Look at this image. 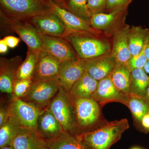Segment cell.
<instances>
[{"instance_id": "836d02e7", "label": "cell", "mask_w": 149, "mask_h": 149, "mask_svg": "<svg viewBox=\"0 0 149 149\" xmlns=\"http://www.w3.org/2000/svg\"><path fill=\"white\" fill-rule=\"evenodd\" d=\"M10 118L8 106L1 104L0 107V127L5 124Z\"/></svg>"}, {"instance_id": "7c38bea8", "label": "cell", "mask_w": 149, "mask_h": 149, "mask_svg": "<svg viewBox=\"0 0 149 149\" xmlns=\"http://www.w3.org/2000/svg\"><path fill=\"white\" fill-rule=\"evenodd\" d=\"M42 49L53 55L61 62L79 58L71 45L63 37L41 34Z\"/></svg>"}, {"instance_id": "1f68e13d", "label": "cell", "mask_w": 149, "mask_h": 149, "mask_svg": "<svg viewBox=\"0 0 149 149\" xmlns=\"http://www.w3.org/2000/svg\"><path fill=\"white\" fill-rule=\"evenodd\" d=\"M133 0H107L106 8L104 13H109L118 10L128 8Z\"/></svg>"}, {"instance_id": "8d00e7d4", "label": "cell", "mask_w": 149, "mask_h": 149, "mask_svg": "<svg viewBox=\"0 0 149 149\" xmlns=\"http://www.w3.org/2000/svg\"><path fill=\"white\" fill-rule=\"evenodd\" d=\"M144 52L148 61H149V33L144 46Z\"/></svg>"}, {"instance_id": "8fae6325", "label": "cell", "mask_w": 149, "mask_h": 149, "mask_svg": "<svg viewBox=\"0 0 149 149\" xmlns=\"http://www.w3.org/2000/svg\"><path fill=\"white\" fill-rule=\"evenodd\" d=\"M86 60L78 58L61 62L58 74L60 86L68 93L85 72Z\"/></svg>"}, {"instance_id": "ee69618b", "label": "cell", "mask_w": 149, "mask_h": 149, "mask_svg": "<svg viewBox=\"0 0 149 149\" xmlns=\"http://www.w3.org/2000/svg\"><path fill=\"white\" fill-rule=\"evenodd\" d=\"M130 149H146V148H140V147H134L131 148H130Z\"/></svg>"}, {"instance_id": "74e56055", "label": "cell", "mask_w": 149, "mask_h": 149, "mask_svg": "<svg viewBox=\"0 0 149 149\" xmlns=\"http://www.w3.org/2000/svg\"><path fill=\"white\" fill-rule=\"evenodd\" d=\"M8 47L3 39L0 40V53L5 54L6 53L8 50Z\"/></svg>"}, {"instance_id": "d4e9b609", "label": "cell", "mask_w": 149, "mask_h": 149, "mask_svg": "<svg viewBox=\"0 0 149 149\" xmlns=\"http://www.w3.org/2000/svg\"><path fill=\"white\" fill-rule=\"evenodd\" d=\"M149 33V28L144 29L141 26L130 27L128 40L131 57L139 54L143 50Z\"/></svg>"}, {"instance_id": "cb8c5ba5", "label": "cell", "mask_w": 149, "mask_h": 149, "mask_svg": "<svg viewBox=\"0 0 149 149\" xmlns=\"http://www.w3.org/2000/svg\"><path fill=\"white\" fill-rule=\"evenodd\" d=\"M98 84V81L85 71L67 93L77 97H92L96 91Z\"/></svg>"}, {"instance_id": "f6af8a7d", "label": "cell", "mask_w": 149, "mask_h": 149, "mask_svg": "<svg viewBox=\"0 0 149 149\" xmlns=\"http://www.w3.org/2000/svg\"><path fill=\"white\" fill-rule=\"evenodd\" d=\"M148 114H149V112H148Z\"/></svg>"}, {"instance_id": "ffe728a7", "label": "cell", "mask_w": 149, "mask_h": 149, "mask_svg": "<svg viewBox=\"0 0 149 149\" xmlns=\"http://www.w3.org/2000/svg\"><path fill=\"white\" fill-rule=\"evenodd\" d=\"M127 8L118 10L109 13L101 12L93 14L90 21L91 27L95 30H107L116 22L124 18Z\"/></svg>"}, {"instance_id": "d6a6232c", "label": "cell", "mask_w": 149, "mask_h": 149, "mask_svg": "<svg viewBox=\"0 0 149 149\" xmlns=\"http://www.w3.org/2000/svg\"><path fill=\"white\" fill-rule=\"evenodd\" d=\"M107 0H88V8L91 15L99 13L104 12Z\"/></svg>"}, {"instance_id": "7bdbcfd3", "label": "cell", "mask_w": 149, "mask_h": 149, "mask_svg": "<svg viewBox=\"0 0 149 149\" xmlns=\"http://www.w3.org/2000/svg\"><path fill=\"white\" fill-rule=\"evenodd\" d=\"M38 1L47 4V0H37Z\"/></svg>"}, {"instance_id": "7a4b0ae2", "label": "cell", "mask_w": 149, "mask_h": 149, "mask_svg": "<svg viewBox=\"0 0 149 149\" xmlns=\"http://www.w3.org/2000/svg\"><path fill=\"white\" fill-rule=\"evenodd\" d=\"M67 95L74 115L77 135L90 130L104 120L102 107L92 97H77L68 93Z\"/></svg>"}, {"instance_id": "b9f144b4", "label": "cell", "mask_w": 149, "mask_h": 149, "mask_svg": "<svg viewBox=\"0 0 149 149\" xmlns=\"http://www.w3.org/2000/svg\"><path fill=\"white\" fill-rule=\"evenodd\" d=\"M146 97L149 101V86L147 89L146 93Z\"/></svg>"}, {"instance_id": "4dcf8cb0", "label": "cell", "mask_w": 149, "mask_h": 149, "mask_svg": "<svg viewBox=\"0 0 149 149\" xmlns=\"http://www.w3.org/2000/svg\"><path fill=\"white\" fill-rule=\"evenodd\" d=\"M148 61L144 52V48L142 52L137 55L131 57L127 64L130 71L137 68H143Z\"/></svg>"}, {"instance_id": "7402d4cb", "label": "cell", "mask_w": 149, "mask_h": 149, "mask_svg": "<svg viewBox=\"0 0 149 149\" xmlns=\"http://www.w3.org/2000/svg\"><path fill=\"white\" fill-rule=\"evenodd\" d=\"M47 144L49 149H91L77 135L65 131Z\"/></svg>"}, {"instance_id": "d590c367", "label": "cell", "mask_w": 149, "mask_h": 149, "mask_svg": "<svg viewBox=\"0 0 149 149\" xmlns=\"http://www.w3.org/2000/svg\"><path fill=\"white\" fill-rule=\"evenodd\" d=\"M142 131L145 133H149V114L147 113L144 116L141 121Z\"/></svg>"}, {"instance_id": "9a60e30c", "label": "cell", "mask_w": 149, "mask_h": 149, "mask_svg": "<svg viewBox=\"0 0 149 149\" xmlns=\"http://www.w3.org/2000/svg\"><path fill=\"white\" fill-rule=\"evenodd\" d=\"M61 62L48 52L42 49L37 54V62L32 78L33 82L58 76Z\"/></svg>"}, {"instance_id": "60d3db41", "label": "cell", "mask_w": 149, "mask_h": 149, "mask_svg": "<svg viewBox=\"0 0 149 149\" xmlns=\"http://www.w3.org/2000/svg\"><path fill=\"white\" fill-rule=\"evenodd\" d=\"M0 149H15L13 144L11 145H8V146H6L3 147Z\"/></svg>"}, {"instance_id": "4316f807", "label": "cell", "mask_w": 149, "mask_h": 149, "mask_svg": "<svg viewBox=\"0 0 149 149\" xmlns=\"http://www.w3.org/2000/svg\"><path fill=\"white\" fill-rule=\"evenodd\" d=\"M21 129L10 118L8 121L0 127V148L13 144Z\"/></svg>"}, {"instance_id": "5bb4252c", "label": "cell", "mask_w": 149, "mask_h": 149, "mask_svg": "<svg viewBox=\"0 0 149 149\" xmlns=\"http://www.w3.org/2000/svg\"><path fill=\"white\" fill-rule=\"evenodd\" d=\"M21 56L11 58H0V91L1 93L12 95L19 68L22 62Z\"/></svg>"}, {"instance_id": "6da1fadb", "label": "cell", "mask_w": 149, "mask_h": 149, "mask_svg": "<svg viewBox=\"0 0 149 149\" xmlns=\"http://www.w3.org/2000/svg\"><path fill=\"white\" fill-rule=\"evenodd\" d=\"M129 127L126 118L112 121L104 120L77 136L91 149H109Z\"/></svg>"}, {"instance_id": "277c9868", "label": "cell", "mask_w": 149, "mask_h": 149, "mask_svg": "<svg viewBox=\"0 0 149 149\" xmlns=\"http://www.w3.org/2000/svg\"><path fill=\"white\" fill-rule=\"evenodd\" d=\"M1 23L6 29L16 33L28 47V50L37 54L42 49L41 34L27 20L12 18L0 11Z\"/></svg>"}, {"instance_id": "9c48e42d", "label": "cell", "mask_w": 149, "mask_h": 149, "mask_svg": "<svg viewBox=\"0 0 149 149\" xmlns=\"http://www.w3.org/2000/svg\"><path fill=\"white\" fill-rule=\"evenodd\" d=\"M47 5L50 11L61 19L69 32H88L95 35L98 34V31L93 29L90 23L58 6L53 0H47Z\"/></svg>"}, {"instance_id": "30bf717a", "label": "cell", "mask_w": 149, "mask_h": 149, "mask_svg": "<svg viewBox=\"0 0 149 149\" xmlns=\"http://www.w3.org/2000/svg\"><path fill=\"white\" fill-rule=\"evenodd\" d=\"M27 20L42 35L63 37L69 32L61 19L51 12Z\"/></svg>"}, {"instance_id": "bcb514c9", "label": "cell", "mask_w": 149, "mask_h": 149, "mask_svg": "<svg viewBox=\"0 0 149 149\" xmlns=\"http://www.w3.org/2000/svg\"><path fill=\"white\" fill-rule=\"evenodd\" d=\"M146 149H147V148H146Z\"/></svg>"}, {"instance_id": "ab89813d", "label": "cell", "mask_w": 149, "mask_h": 149, "mask_svg": "<svg viewBox=\"0 0 149 149\" xmlns=\"http://www.w3.org/2000/svg\"><path fill=\"white\" fill-rule=\"evenodd\" d=\"M143 69L147 74H149V61H147L145 66L144 67Z\"/></svg>"}, {"instance_id": "4fadbf2b", "label": "cell", "mask_w": 149, "mask_h": 149, "mask_svg": "<svg viewBox=\"0 0 149 149\" xmlns=\"http://www.w3.org/2000/svg\"><path fill=\"white\" fill-rule=\"evenodd\" d=\"M128 96L118 91L108 76L98 81L97 87L92 98L102 108L107 104L112 102L126 106Z\"/></svg>"}, {"instance_id": "484cf974", "label": "cell", "mask_w": 149, "mask_h": 149, "mask_svg": "<svg viewBox=\"0 0 149 149\" xmlns=\"http://www.w3.org/2000/svg\"><path fill=\"white\" fill-rule=\"evenodd\" d=\"M149 86V76L143 68H137L131 71L130 78V94L146 97Z\"/></svg>"}, {"instance_id": "2e32d148", "label": "cell", "mask_w": 149, "mask_h": 149, "mask_svg": "<svg viewBox=\"0 0 149 149\" xmlns=\"http://www.w3.org/2000/svg\"><path fill=\"white\" fill-rule=\"evenodd\" d=\"M116 63V60L111 52L86 60L85 71L99 81L109 76Z\"/></svg>"}, {"instance_id": "3957f363", "label": "cell", "mask_w": 149, "mask_h": 149, "mask_svg": "<svg viewBox=\"0 0 149 149\" xmlns=\"http://www.w3.org/2000/svg\"><path fill=\"white\" fill-rule=\"evenodd\" d=\"M95 36L88 32H70L63 38L71 45L79 58L87 60L111 52L109 43Z\"/></svg>"}, {"instance_id": "e0dca14e", "label": "cell", "mask_w": 149, "mask_h": 149, "mask_svg": "<svg viewBox=\"0 0 149 149\" xmlns=\"http://www.w3.org/2000/svg\"><path fill=\"white\" fill-rule=\"evenodd\" d=\"M64 130L54 115L47 108L42 110L37 120V132L46 142L60 135Z\"/></svg>"}, {"instance_id": "8992f818", "label": "cell", "mask_w": 149, "mask_h": 149, "mask_svg": "<svg viewBox=\"0 0 149 149\" xmlns=\"http://www.w3.org/2000/svg\"><path fill=\"white\" fill-rule=\"evenodd\" d=\"M60 87L58 76L34 81L26 95L21 99L42 110L48 106Z\"/></svg>"}, {"instance_id": "5b68a950", "label": "cell", "mask_w": 149, "mask_h": 149, "mask_svg": "<svg viewBox=\"0 0 149 149\" xmlns=\"http://www.w3.org/2000/svg\"><path fill=\"white\" fill-rule=\"evenodd\" d=\"M1 10L7 16L28 20L49 12L47 5L37 0H0Z\"/></svg>"}, {"instance_id": "603a6c76", "label": "cell", "mask_w": 149, "mask_h": 149, "mask_svg": "<svg viewBox=\"0 0 149 149\" xmlns=\"http://www.w3.org/2000/svg\"><path fill=\"white\" fill-rule=\"evenodd\" d=\"M126 106L129 109L134 118L137 128L142 131L141 121L144 116L148 113L149 101L145 97H141L133 94L128 95Z\"/></svg>"}, {"instance_id": "f546056e", "label": "cell", "mask_w": 149, "mask_h": 149, "mask_svg": "<svg viewBox=\"0 0 149 149\" xmlns=\"http://www.w3.org/2000/svg\"><path fill=\"white\" fill-rule=\"evenodd\" d=\"M32 83V79H16L13 84L11 98L23 97L29 91Z\"/></svg>"}, {"instance_id": "e575fe53", "label": "cell", "mask_w": 149, "mask_h": 149, "mask_svg": "<svg viewBox=\"0 0 149 149\" xmlns=\"http://www.w3.org/2000/svg\"><path fill=\"white\" fill-rule=\"evenodd\" d=\"M4 40L9 47L14 48L17 47L20 42V39L12 36H8L5 37Z\"/></svg>"}, {"instance_id": "ba28073f", "label": "cell", "mask_w": 149, "mask_h": 149, "mask_svg": "<svg viewBox=\"0 0 149 149\" xmlns=\"http://www.w3.org/2000/svg\"><path fill=\"white\" fill-rule=\"evenodd\" d=\"M8 109L10 118L19 127L37 131V119L42 110L18 98H11Z\"/></svg>"}, {"instance_id": "f1b7e54d", "label": "cell", "mask_w": 149, "mask_h": 149, "mask_svg": "<svg viewBox=\"0 0 149 149\" xmlns=\"http://www.w3.org/2000/svg\"><path fill=\"white\" fill-rule=\"evenodd\" d=\"M37 60V55L28 50L26 58L19 68L16 79H32Z\"/></svg>"}, {"instance_id": "44dd1931", "label": "cell", "mask_w": 149, "mask_h": 149, "mask_svg": "<svg viewBox=\"0 0 149 149\" xmlns=\"http://www.w3.org/2000/svg\"><path fill=\"white\" fill-rule=\"evenodd\" d=\"M130 73L131 71L127 63L116 62L109 76L116 88L126 95L130 94Z\"/></svg>"}, {"instance_id": "f35d334b", "label": "cell", "mask_w": 149, "mask_h": 149, "mask_svg": "<svg viewBox=\"0 0 149 149\" xmlns=\"http://www.w3.org/2000/svg\"><path fill=\"white\" fill-rule=\"evenodd\" d=\"M58 6H60L63 8L65 4L66 0H53Z\"/></svg>"}, {"instance_id": "d6986e66", "label": "cell", "mask_w": 149, "mask_h": 149, "mask_svg": "<svg viewBox=\"0 0 149 149\" xmlns=\"http://www.w3.org/2000/svg\"><path fill=\"white\" fill-rule=\"evenodd\" d=\"M13 145L15 149H49L36 130L27 128H21Z\"/></svg>"}, {"instance_id": "52a82bcc", "label": "cell", "mask_w": 149, "mask_h": 149, "mask_svg": "<svg viewBox=\"0 0 149 149\" xmlns=\"http://www.w3.org/2000/svg\"><path fill=\"white\" fill-rule=\"evenodd\" d=\"M47 108L54 115L64 131L77 135L72 107L67 93L61 86Z\"/></svg>"}, {"instance_id": "83f0119b", "label": "cell", "mask_w": 149, "mask_h": 149, "mask_svg": "<svg viewBox=\"0 0 149 149\" xmlns=\"http://www.w3.org/2000/svg\"><path fill=\"white\" fill-rule=\"evenodd\" d=\"M88 1L66 0L63 8L90 23L92 15L88 10Z\"/></svg>"}, {"instance_id": "ac0fdd59", "label": "cell", "mask_w": 149, "mask_h": 149, "mask_svg": "<svg viewBox=\"0 0 149 149\" xmlns=\"http://www.w3.org/2000/svg\"><path fill=\"white\" fill-rule=\"evenodd\" d=\"M130 28L129 25L124 24L115 29L111 52L116 62L127 63L131 57L128 47Z\"/></svg>"}]
</instances>
